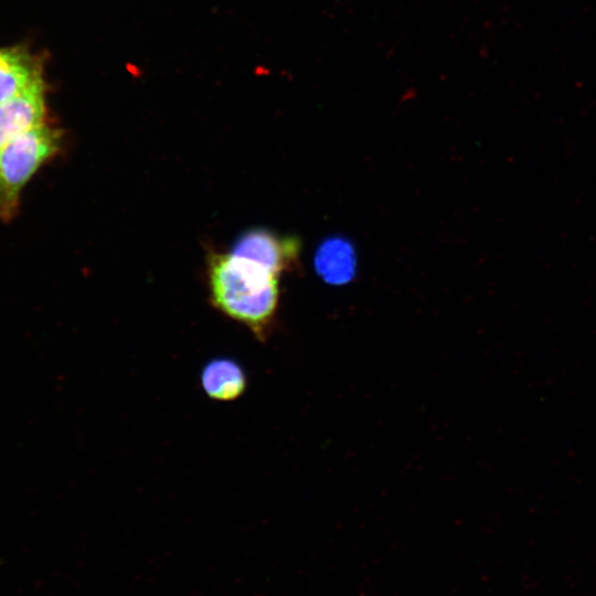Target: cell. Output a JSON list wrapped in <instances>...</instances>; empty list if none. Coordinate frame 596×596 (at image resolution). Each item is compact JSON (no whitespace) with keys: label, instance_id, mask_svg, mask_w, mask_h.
Segmentation results:
<instances>
[{"label":"cell","instance_id":"cell-1","mask_svg":"<svg viewBox=\"0 0 596 596\" xmlns=\"http://www.w3.org/2000/svg\"><path fill=\"white\" fill-rule=\"evenodd\" d=\"M277 275L245 258L214 254L209 259L213 306L246 327L259 341L269 336L279 300Z\"/></svg>","mask_w":596,"mask_h":596},{"label":"cell","instance_id":"cell-7","mask_svg":"<svg viewBox=\"0 0 596 596\" xmlns=\"http://www.w3.org/2000/svg\"><path fill=\"white\" fill-rule=\"evenodd\" d=\"M315 268L317 274L328 284H347L352 280L356 272L355 251L345 238H327L316 252Z\"/></svg>","mask_w":596,"mask_h":596},{"label":"cell","instance_id":"cell-6","mask_svg":"<svg viewBox=\"0 0 596 596\" xmlns=\"http://www.w3.org/2000/svg\"><path fill=\"white\" fill-rule=\"evenodd\" d=\"M42 77V62L26 46L0 47V103Z\"/></svg>","mask_w":596,"mask_h":596},{"label":"cell","instance_id":"cell-5","mask_svg":"<svg viewBox=\"0 0 596 596\" xmlns=\"http://www.w3.org/2000/svg\"><path fill=\"white\" fill-rule=\"evenodd\" d=\"M200 386L211 400L232 402L241 397L246 390V372L243 365L234 359L214 358L202 368Z\"/></svg>","mask_w":596,"mask_h":596},{"label":"cell","instance_id":"cell-3","mask_svg":"<svg viewBox=\"0 0 596 596\" xmlns=\"http://www.w3.org/2000/svg\"><path fill=\"white\" fill-rule=\"evenodd\" d=\"M299 242L295 237L278 236L267 230H251L235 242L231 254L251 260L279 276L298 256Z\"/></svg>","mask_w":596,"mask_h":596},{"label":"cell","instance_id":"cell-2","mask_svg":"<svg viewBox=\"0 0 596 596\" xmlns=\"http://www.w3.org/2000/svg\"><path fill=\"white\" fill-rule=\"evenodd\" d=\"M61 143L60 130L45 123L0 147L1 220H12L18 212L23 188L57 153Z\"/></svg>","mask_w":596,"mask_h":596},{"label":"cell","instance_id":"cell-4","mask_svg":"<svg viewBox=\"0 0 596 596\" xmlns=\"http://www.w3.org/2000/svg\"><path fill=\"white\" fill-rule=\"evenodd\" d=\"M46 85L43 77L0 103V147L45 124Z\"/></svg>","mask_w":596,"mask_h":596}]
</instances>
